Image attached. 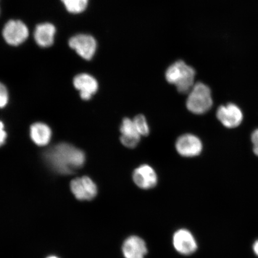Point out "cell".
<instances>
[{"instance_id":"1","label":"cell","mask_w":258,"mask_h":258,"mask_svg":"<svg viewBox=\"0 0 258 258\" xmlns=\"http://www.w3.org/2000/svg\"><path fill=\"white\" fill-rule=\"evenodd\" d=\"M44 159L56 172L72 174L83 166L86 157L79 148L69 144L61 143L47 150L44 153Z\"/></svg>"},{"instance_id":"2","label":"cell","mask_w":258,"mask_h":258,"mask_svg":"<svg viewBox=\"0 0 258 258\" xmlns=\"http://www.w3.org/2000/svg\"><path fill=\"white\" fill-rule=\"evenodd\" d=\"M196 71L182 60L171 64L165 73L167 82L175 85L177 91L188 93L195 85Z\"/></svg>"},{"instance_id":"3","label":"cell","mask_w":258,"mask_h":258,"mask_svg":"<svg viewBox=\"0 0 258 258\" xmlns=\"http://www.w3.org/2000/svg\"><path fill=\"white\" fill-rule=\"evenodd\" d=\"M186 105L188 110L193 114H205L211 109L213 105L211 89L204 83H195L188 93Z\"/></svg>"},{"instance_id":"4","label":"cell","mask_w":258,"mask_h":258,"mask_svg":"<svg viewBox=\"0 0 258 258\" xmlns=\"http://www.w3.org/2000/svg\"><path fill=\"white\" fill-rule=\"evenodd\" d=\"M5 40L11 46H18L27 39L29 31L27 25L19 20L9 21L3 30Z\"/></svg>"},{"instance_id":"5","label":"cell","mask_w":258,"mask_h":258,"mask_svg":"<svg viewBox=\"0 0 258 258\" xmlns=\"http://www.w3.org/2000/svg\"><path fill=\"white\" fill-rule=\"evenodd\" d=\"M69 46L86 60H90L96 53L97 43L91 35L79 34L70 38Z\"/></svg>"},{"instance_id":"6","label":"cell","mask_w":258,"mask_h":258,"mask_svg":"<svg viewBox=\"0 0 258 258\" xmlns=\"http://www.w3.org/2000/svg\"><path fill=\"white\" fill-rule=\"evenodd\" d=\"M175 147L177 152L184 157H194L201 154L203 144L200 139L192 134H184L177 138Z\"/></svg>"},{"instance_id":"7","label":"cell","mask_w":258,"mask_h":258,"mask_svg":"<svg viewBox=\"0 0 258 258\" xmlns=\"http://www.w3.org/2000/svg\"><path fill=\"white\" fill-rule=\"evenodd\" d=\"M71 189L73 195L80 201H91L98 192L95 183L88 176L73 180L71 182Z\"/></svg>"},{"instance_id":"8","label":"cell","mask_w":258,"mask_h":258,"mask_svg":"<svg viewBox=\"0 0 258 258\" xmlns=\"http://www.w3.org/2000/svg\"><path fill=\"white\" fill-rule=\"evenodd\" d=\"M217 117L225 127L230 128L238 126L243 119V112L240 108L231 103L219 106L217 112Z\"/></svg>"},{"instance_id":"9","label":"cell","mask_w":258,"mask_h":258,"mask_svg":"<svg viewBox=\"0 0 258 258\" xmlns=\"http://www.w3.org/2000/svg\"><path fill=\"white\" fill-rule=\"evenodd\" d=\"M173 243L177 252L185 255L195 253L198 249L195 238L191 232L185 229H180L174 234Z\"/></svg>"},{"instance_id":"10","label":"cell","mask_w":258,"mask_h":258,"mask_svg":"<svg viewBox=\"0 0 258 258\" xmlns=\"http://www.w3.org/2000/svg\"><path fill=\"white\" fill-rule=\"evenodd\" d=\"M133 179L138 187L148 189L156 186L158 177L156 171L152 167L148 164H143L134 170Z\"/></svg>"},{"instance_id":"11","label":"cell","mask_w":258,"mask_h":258,"mask_svg":"<svg viewBox=\"0 0 258 258\" xmlns=\"http://www.w3.org/2000/svg\"><path fill=\"white\" fill-rule=\"evenodd\" d=\"M74 85L79 90L83 100L88 101L98 89V83L94 77L88 74H81L74 79Z\"/></svg>"},{"instance_id":"12","label":"cell","mask_w":258,"mask_h":258,"mask_svg":"<svg viewBox=\"0 0 258 258\" xmlns=\"http://www.w3.org/2000/svg\"><path fill=\"white\" fill-rule=\"evenodd\" d=\"M120 141L124 147L134 148L140 143L141 135L135 127L133 120L124 118L120 125Z\"/></svg>"},{"instance_id":"13","label":"cell","mask_w":258,"mask_h":258,"mask_svg":"<svg viewBox=\"0 0 258 258\" xmlns=\"http://www.w3.org/2000/svg\"><path fill=\"white\" fill-rule=\"evenodd\" d=\"M122 250L125 258H144L147 247L141 238L133 235L124 241Z\"/></svg>"},{"instance_id":"14","label":"cell","mask_w":258,"mask_h":258,"mask_svg":"<svg viewBox=\"0 0 258 258\" xmlns=\"http://www.w3.org/2000/svg\"><path fill=\"white\" fill-rule=\"evenodd\" d=\"M56 28L53 24L44 23L38 25L34 31V38L38 46L48 47L51 46L54 42Z\"/></svg>"},{"instance_id":"15","label":"cell","mask_w":258,"mask_h":258,"mask_svg":"<svg viewBox=\"0 0 258 258\" xmlns=\"http://www.w3.org/2000/svg\"><path fill=\"white\" fill-rule=\"evenodd\" d=\"M30 135L35 144L39 146H44L49 143L51 132L46 124L37 122L31 127Z\"/></svg>"},{"instance_id":"16","label":"cell","mask_w":258,"mask_h":258,"mask_svg":"<svg viewBox=\"0 0 258 258\" xmlns=\"http://www.w3.org/2000/svg\"><path fill=\"white\" fill-rule=\"evenodd\" d=\"M68 11L72 14H80L85 11L89 0H61Z\"/></svg>"},{"instance_id":"17","label":"cell","mask_w":258,"mask_h":258,"mask_svg":"<svg viewBox=\"0 0 258 258\" xmlns=\"http://www.w3.org/2000/svg\"><path fill=\"white\" fill-rule=\"evenodd\" d=\"M134 122L138 133L141 136H147L150 134V127L148 125L147 119L144 115L140 114L136 116L134 119Z\"/></svg>"},{"instance_id":"18","label":"cell","mask_w":258,"mask_h":258,"mask_svg":"<svg viewBox=\"0 0 258 258\" xmlns=\"http://www.w3.org/2000/svg\"><path fill=\"white\" fill-rule=\"evenodd\" d=\"M9 101V95L7 89L5 85L0 83V108L5 107Z\"/></svg>"},{"instance_id":"19","label":"cell","mask_w":258,"mask_h":258,"mask_svg":"<svg viewBox=\"0 0 258 258\" xmlns=\"http://www.w3.org/2000/svg\"><path fill=\"white\" fill-rule=\"evenodd\" d=\"M7 134L5 131L4 125L0 121V147L5 144Z\"/></svg>"},{"instance_id":"20","label":"cell","mask_w":258,"mask_h":258,"mask_svg":"<svg viewBox=\"0 0 258 258\" xmlns=\"http://www.w3.org/2000/svg\"><path fill=\"white\" fill-rule=\"evenodd\" d=\"M251 140L253 145H258V128L251 134Z\"/></svg>"},{"instance_id":"21","label":"cell","mask_w":258,"mask_h":258,"mask_svg":"<svg viewBox=\"0 0 258 258\" xmlns=\"http://www.w3.org/2000/svg\"><path fill=\"white\" fill-rule=\"evenodd\" d=\"M253 249L254 253L258 256V240L254 242L253 246Z\"/></svg>"},{"instance_id":"22","label":"cell","mask_w":258,"mask_h":258,"mask_svg":"<svg viewBox=\"0 0 258 258\" xmlns=\"http://www.w3.org/2000/svg\"><path fill=\"white\" fill-rule=\"evenodd\" d=\"M253 152L258 157V145H254Z\"/></svg>"},{"instance_id":"23","label":"cell","mask_w":258,"mask_h":258,"mask_svg":"<svg viewBox=\"0 0 258 258\" xmlns=\"http://www.w3.org/2000/svg\"><path fill=\"white\" fill-rule=\"evenodd\" d=\"M47 258H58V257H56V256H52L48 257H47Z\"/></svg>"}]
</instances>
